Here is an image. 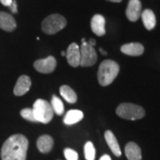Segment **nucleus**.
I'll return each mask as SVG.
<instances>
[{"instance_id": "f257e3e1", "label": "nucleus", "mask_w": 160, "mask_h": 160, "mask_svg": "<svg viewBox=\"0 0 160 160\" xmlns=\"http://www.w3.org/2000/svg\"><path fill=\"white\" fill-rule=\"evenodd\" d=\"M29 141L22 134H13L6 140L1 149L2 160H26Z\"/></svg>"}, {"instance_id": "f03ea898", "label": "nucleus", "mask_w": 160, "mask_h": 160, "mask_svg": "<svg viewBox=\"0 0 160 160\" xmlns=\"http://www.w3.org/2000/svg\"><path fill=\"white\" fill-rule=\"evenodd\" d=\"M119 72L118 64L112 60H105L100 64L98 69V81L102 86L110 85Z\"/></svg>"}, {"instance_id": "7ed1b4c3", "label": "nucleus", "mask_w": 160, "mask_h": 160, "mask_svg": "<svg viewBox=\"0 0 160 160\" xmlns=\"http://www.w3.org/2000/svg\"><path fill=\"white\" fill-rule=\"evenodd\" d=\"M33 113L37 122L48 124L53 118V110L51 104L43 99H38L33 105Z\"/></svg>"}, {"instance_id": "20e7f679", "label": "nucleus", "mask_w": 160, "mask_h": 160, "mask_svg": "<svg viewBox=\"0 0 160 160\" xmlns=\"http://www.w3.org/2000/svg\"><path fill=\"white\" fill-rule=\"evenodd\" d=\"M118 117L128 120H138L145 116V110L141 106L132 103H121L116 109Z\"/></svg>"}, {"instance_id": "39448f33", "label": "nucleus", "mask_w": 160, "mask_h": 160, "mask_svg": "<svg viewBox=\"0 0 160 160\" xmlns=\"http://www.w3.org/2000/svg\"><path fill=\"white\" fill-rule=\"evenodd\" d=\"M67 25V21L61 14H51L43 21L42 30L47 35H54L61 31Z\"/></svg>"}, {"instance_id": "423d86ee", "label": "nucleus", "mask_w": 160, "mask_h": 160, "mask_svg": "<svg viewBox=\"0 0 160 160\" xmlns=\"http://www.w3.org/2000/svg\"><path fill=\"white\" fill-rule=\"evenodd\" d=\"M97 62V53L94 47L89 45L85 38L81 40L80 46V66L82 67H91Z\"/></svg>"}, {"instance_id": "0eeeda50", "label": "nucleus", "mask_w": 160, "mask_h": 160, "mask_svg": "<svg viewBox=\"0 0 160 160\" xmlns=\"http://www.w3.org/2000/svg\"><path fill=\"white\" fill-rule=\"evenodd\" d=\"M56 60L53 56H48L46 59H40L34 62V68L37 71L44 74L53 72L56 68Z\"/></svg>"}, {"instance_id": "6e6552de", "label": "nucleus", "mask_w": 160, "mask_h": 160, "mask_svg": "<svg viewBox=\"0 0 160 160\" xmlns=\"http://www.w3.org/2000/svg\"><path fill=\"white\" fill-rule=\"evenodd\" d=\"M126 14L130 22H136L142 14V3L140 0H130L126 8Z\"/></svg>"}, {"instance_id": "1a4fd4ad", "label": "nucleus", "mask_w": 160, "mask_h": 160, "mask_svg": "<svg viewBox=\"0 0 160 160\" xmlns=\"http://www.w3.org/2000/svg\"><path fill=\"white\" fill-rule=\"evenodd\" d=\"M66 57L69 64L71 67H78L80 64V48L78 44L72 43L68 47L66 52Z\"/></svg>"}, {"instance_id": "9d476101", "label": "nucleus", "mask_w": 160, "mask_h": 160, "mask_svg": "<svg viewBox=\"0 0 160 160\" xmlns=\"http://www.w3.org/2000/svg\"><path fill=\"white\" fill-rule=\"evenodd\" d=\"M30 86H31L30 78L26 75H22L19 78V79L16 82V85L13 89V93L16 96H22L27 92H29Z\"/></svg>"}, {"instance_id": "9b49d317", "label": "nucleus", "mask_w": 160, "mask_h": 160, "mask_svg": "<svg viewBox=\"0 0 160 160\" xmlns=\"http://www.w3.org/2000/svg\"><path fill=\"white\" fill-rule=\"evenodd\" d=\"M16 22L11 14L0 12V29L7 32H12L16 29Z\"/></svg>"}, {"instance_id": "f8f14e48", "label": "nucleus", "mask_w": 160, "mask_h": 160, "mask_svg": "<svg viewBox=\"0 0 160 160\" xmlns=\"http://www.w3.org/2000/svg\"><path fill=\"white\" fill-rule=\"evenodd\" d=\"M92 31L98 37L104 36L106 33L105 30V18L101 14H95L91 20Z\"/></svg>"}, {"instance_id": "ddd939ff", "label": "nucleus", "mask_w": 160, "mask_h": 160, "mask_svg": "<svg viewBox=\"0 0 160 160\" xmlns=\"http://www.w3.org/2000/svg\"><path fill=\"white\" fill-rule=\"evenodd\" d=\"M121 52L130 56H140L144 52V47L140 43H129L121 46Z\"/></svg>"}, {"instance_id": "4468645a", "label": "nucleus", "mask_w": 160, "mask_h": 160, "mask_svg": "<svg viewBox=\"0 0 160 160\" xmlns=\"http://www.w3.org/2000/svg\"><path fill=\"white\" fill-rule=\"evenodd\" d=\"M125 153L128 160H142V150L135 142H128L125 148Z\"/></svg>"}, {"instance_id": "2eb2a0df", "label": "nucleus", "mask_w": 160, "mask_h": 160, "mask_svg": "<svg viewBox=\"0 0 160 160\" xmlns=\"http://www.w3.org/2000/svg\"><path fill=\"white\" fill-rule=\"evenodd\" d=\"M37 147L41 153H48L53 147V139L50 135H42L37 141Z\"/></svg>"}, {"instance_id": "dca6fc26", "label": "nucleus", "mask_w": 160, "mask_h": 160, "mask_svg": "<svg viewBox=\"0 0 160 160\" xmlns=\"http://www.w3.org/2000/svg\"><path fill=\"white\" fill-rule=\"evenodd\" d=\"M104 137H105V140H106V142L108 143L109 147L111 149L112 153L116 157H120L121 156V149H120L119 144L118 142L117 138L115 137L114 133L111 131L108 130V131L105 132Z\"/></svg>"}, {"instance_id": "f3484780", "label": "nucleus", "mask_w": 160, "mask_h": 160, "mask_svg": "<svg viewBox=\"0 0 160 160\" xmlns=\"http://www.w3.org/2000/svg\"><path fill=\"white\" fill-rule=\"evenodd\" d=\"M141 16H142V22L146 29L148 30H151L154 29L156 23H157V20H156V16H155L153 12L150 9H146L142 12Z\"/></svg>"}, {"instance_id": "a211bd4d", "label": "nucleus", "mask_w": 160, "mask_h": 160, "mask_svg": "<svg viewBox=\"0 0 160 160\" xmlns=\"http://www.w3.org/2000/svg\"><path fill=\"white\" fill-rule=\"evenodd\" d=\"M84 118V114L81 110L78 109H71L67 112L66 116L64 117L63 122L66 125H74L76 123L79 122L80 120H82V118Z\"/></svg>"}, {"instance_id": "6ab92c4d", "label": "nucleus", "mask_w": 160, "mask_h": 160, "mask_svg": "<svg viewBox=\"0 0 160 160\" xmlns=\"http://www.w3.org/2000/svg\"><path fill=\"white\" fill-rule=\"evenodd\" d=\"M60 92L62 98L69 103H75L78 100V96L74 90L69 86H62L60 88Z\"/></svg>"}, {"instance_id": "aec40b11", "label": "nucleus", "mask_w": 160, "mask_h": 160, "mask_svg": "<svg viewBox=\"0 0 160 160\" xmlns=\"http://www.w3.org/2000/svg\"><path fill=\"white\" fill-rule=\"evenodd\" d=\"M52 108V110L55 114L61 115L63 114L64 112V106H63V103L62 102L61 99L56 96V95H52V104H51Z\"/></svg>"}, {"instance_id": "412c9836", "label": "nucleus", "mask_w": 160, "mask_h": 160, "mask_svg": "<svg viewBox=\"0 0 160 160\" xmlns=\"http://www.w3.org/2000/svg\"><path fill=\"white\" fill-rule=\"evenodd\" d=\"M85 158L86 160H94L95 159V149L94 146L91 142H87L85 144Z\"/></svg>"}, {"instance_id": "4be33fe9", "label": "nucleus", "mask_w": 160, "mask_h": 160, "mask_svg": "<svg viewBox=\"0 0 160 160\" xmlns=\"http://www.w3.org/2000/svg\"><path fill=\"white\" fill-rule=\"evenodd\" d=\"M21 116L26 120H29V121H31V122H37L32 109L27 108V109H22L21 110Z\"/></svg>"}, {"instance_id": "5701e85b", "label": "nucleus", "mask_w": 160, "mask_h": 160, "mask_svg": "<svg viewBox=\"0 0 160 160\" xmlns=\"http://www.w3.org/2000/svg\"><path fill=\"white\" fill-rule=\"evenodd\" d=\"M64 156L67 160H78V154L71 149H64Z\"/></svg>"}, {"instance_id": "b1692460", "label": "nucleus", "mask_w": 160, "mask_h": 160, "mask_svg": "<svg viewBox=\"0 0 160 160\" xmlns=\"http://www.w3.org/2000/svg\"><path fill=\"white\" fill-rule=\"evenodd\" d=\"M9 8L12 13H17L18 12V9H17V3L15 0H12L11 3V5L9 6Z\"/></svg>"}, {"instance_id": "393cba45", "label": "nucleus", "mask_w": 160, "mask_h": 160, "mask_svg": "<svg viewBox=\"0 0 160 160\" xmlns=\"http://www.w3.org/2000/svg\"><path fill=\"white\" fill-rule=\"evenodd\" d=\"M12 1V0H0V2H1V4H2L3 6H8V7L11 5Z\"/></svg>"}, {"instance_id": "a878e982", "label": "nucleus", "mask_w": 160, "mask_h": 160, "mask_svg": "<svg viewBox=\"0 0 160 160\" xmlns=\"http://www.w3.org/2000/svg\"><path fill=\"white\" fill-rule=\"evenodd\" d=\"M100 160H111V158H110V157H109V155H103L102 157L100 158Z\"/></svg>"}, {"instance_id": "bb28decb", "label": "nucleus", "mask_w": 160, "mask_h": 160, "mask_svg": "<svg viewBox=\"0 0 160 160\" xmlns=\"http://www.w3.org/2000/svg\"><path fill=\"white\" fill-rule=\"evenodd\" d=\"M88 43H89V45H91L92 46H94L95 45H96V41L94 39H92V38H91V39L88 41Z\"/></svg>"}, {"instance_id": "cd10ccee", "label": "nucleus", "mask_w": 160, "mask_h": 160, "mask_svg": "<svg viewBox=\"0 0 160 160\" xmlns=\"http://www.w3.org/2000/svg\"><path fill=\"white\" fill-rule=\"evenodd\" d=\"M99 51H100V52H101V53H102L103 55H106V54H107V52L104 51L102 48H100V49H99Z\"/></svg>"}, {"instance_id": "c85d7f7f", "label": "nucleus", "mask_w": 160, "mask_h": 160, "mask_svg": "<svg viewBox=\"0 0 160 160\" xmlns=\"http://www.w3.org/2000/svg\"><path fill=\"white\" fill-rule=\"evenodd\" d=\"M107 1H109V2H114V3H119L122 0H107Z\"/></svg>"}, {"instance_id": "c756f323", "label": "nucleus", "mask_w": 160, "mask_h": 160, "mask_svg": "<svg viewBox=\"0 0 160 160\" xmlns=\"http://www.w3.org/2000/svg\"><path fill=\"white\" fill-rule=\"evenodd\" d=\"M62 56H66V52H62Z\"/></svg>"}]
</instances>
